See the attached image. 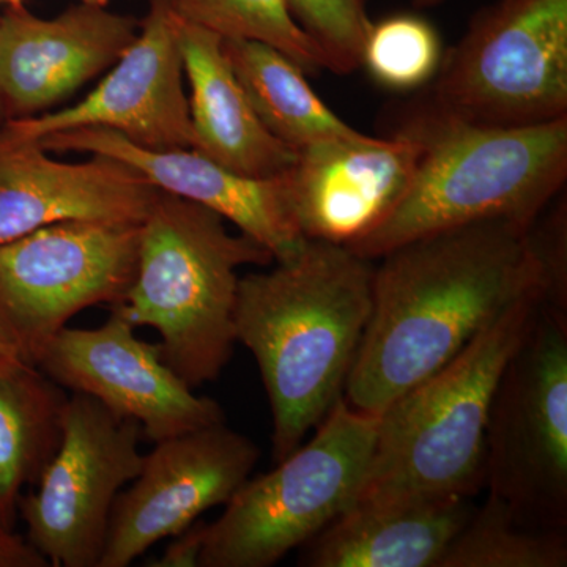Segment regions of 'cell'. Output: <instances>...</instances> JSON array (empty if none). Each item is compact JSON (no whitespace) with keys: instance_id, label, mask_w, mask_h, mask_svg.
I'll list each match as a JSON object with an SVG mask.
<instances>
[{"instance_id":"cell-14","label":"cell","mask_w":567,"mask_h":567,"mask_svg":"<svg viewBox=\"0 0 567 567\" xmlns=\"http://www.w3.org/2000/svg\"><path fill=\"white\" fill-rule=\"evenodd\" d=\"M420 142L394 130L388 137L354 132L297 152L287 193L306 240L352 246L375 229L404 196Z\"/></svg>"},{"instance_id":"cell-15","label":"cell","mask_w":567,"mask_h":567,"mask_svg":"<svg viewBox=\"0 0 567 567\" xmlns=\"http://www.w3.org/2000/svg\"><path fill=\"white\" fill-rule=\"evenodd\" d=\"M140 22L107 7H70L39 18L25 7L0 14V104L9 118L50 110L114 66Z\"/></svg>"},{"instance_id":"cell-25","label":"cell","mask_w":567,"mask_h":567,"mask_svg":"<svg viewBox=\"0 0 567 567\" xmlns=\"http://www.w3.org/2000/svg\"><path fill=\"white\" fill-rule=\"evenodd\" d=\"M295 20L322 50L327 70L350 74L361 69L371 29L368 0H287Z\"/></svg>"},{"instance_id":"cell-28","label":"cell","mask_w":567,"mask_h":567,"mask_svg":"<svg viewBox=\"0 0 567 567\" xmlns=\"http://www.w3.org/2000/svg\"><path fill=\"white\" fill-rule=\"evenodd\" d=\"M420 9H431V7L442 6L446 0H412Z\"/></svg>"},{"instance_id":"cell-21","label":"cell","mask_w":567,"mask_h":567,"mask_svg":"<svg viewBox=\"0 0 567 567\" xmlns=\"http://www.w3.org/2000/svg\"><path fill=\"white\" fill-rule=\"evenodd\" d=\"M223 48L260 121L292 151L357 132L319 99L306 71L284 52L238 39L223 40Z\"/></svg>"},{"instance_id":"cell-30","label":"cell","mask_w":567,"mask_h":567,"mask_svg":"<svg viewBox=\"0 0 567 567\" xmlns=\"http://www.w3.org/2000/svg\"><path fill=\"white\" fill-rule=\"evenodd\" d=\"M0 3H6L7 9H21V7H24V0H0Z\"/></svg>"},{"instance_id":"cell-7","label":"cell","mask_w":567,"mask_h":567,"mask_svg":"<svg viewBox=\"0 0 567 567\" xmlns=\"http://www.w3.org/2000/svg\"><path fill=\"white\" fill-rule=\"evenodd\" d=\"M417 102L494 128L567 118V0H498L477 11Z\"/></svg>"},{"instance_id":"cell-4","label":"cell","mask_w":567,"mask_h":567,"mask_svg":"<svg viewBox=\"0 0 567 567\" xmlns=\"http://www.w3.org/2000/svg\"><path fill=\"white\" fill-rule=\"evenodd\" d=\"M540 301V289L518 298L445 368L380 413L374 453L354 503L475 498L486 487L496 386Z\"/></svg>"},{"instance_id":"cell-23","label":"cell","mask_w":567,"mask_h":567,"mask_svg":"<svg viewBox=\"0 0 567 567\" xmlns=\"http://www.w3.org/2000/svg\"><path fill=\"white\" fill-rule=\"evenodd\" d=\"M173 9L182 21L223 40L270 44L306 73L327 70L322 50L295 20L287 0H173Z\"/></svg>"},{"instance_id":"cell-5","label":"cell","mask_w":567,"mask_h":567,"mask_svg":"<svg viewBox=\"0 0 567 567\" xmlns=\"http://www.w3.org/2000/svg\"><path fill=\"white\" fill-rule=\"evenodd\" d=\"M204 205L159 192L141 224L136 275L112 306L134 328L158 331L163 361L192 388L215 382L233 358L238 270L275 259Z\"/></svg>"},{"instance_id":"cell-24","label":"cell","mask_w":567,"mask_h":567,"mask_svg":"<svg viewBox=\"0 0 567 567\" xmlns=\"http://www.w3.org/2000/svg\"><path fill=\"white\" fill-rule=\"evenodd\" d=\"M442 37L435 25L415 13H395L372 22L361 66L393 92H415L435 80L442 65Z\"/></svg>"},{"instance_id":"cell-6","label":"cell","mask_w":567,"mask_h":567,"mask_svg":"<svg viewBox=\"0 0 567 567\" xmlns=\"http://www.w3.org/2000/svg\"><path fill=\"white\" fill-rule=\"evenodd\" d=\"M379 423L339 399L305 446L249 477L205 525L199 567H271L319 535L357 499Z\"/></svg>"},{"instance_id":"cell-32","label":"cell","mask_w":567,"mask_h":567,"mask_svg":"<svg viewBox=\"0 0 567 567\" xmlns=\"http://www.w3.org/2000/svg\"><path fill=\"white\" fill-rule=\"evenodd\" d=\"M7 121L6 111H3L2 104H0V126Z\"/></svg>"},{"instance_id":"cell-11","label":"cell","mask_w":567,"mask_h":567,"mask_svg":"<svg viewBox=\"0 0 567 567\" xmlns=\"http://www.w3.org/2000/svg\"><path fill=\"white\" fill-rule=\"evenodd\" d=\"M259 458L256 443L226 423L156 442L115 499L99 567L130 566L212 507L226 505Z\"/></svg>"},{"instance_id":"cell-12","label":"cell","mask_w":567,"mask_h":567,"mask_svg":"<svg viewBox=\"0 0 567 567\" xmlns=\"http://www.w3.org/2000/svg\"><path fill=\"white\" fill-rule=\"evenodd\" d=\"M111 309L96 328H63L44 349L39 368L71 393L91 395L114 415L136 421L152 442L224 423L223 406L194 394L163 361L159 344Z\"/></svg>"},{"instance_id":"cell-20","label":"cell","mask_w":567,"mask_h":567,"mask_svg":"<svg viewBox=\"0 0 567 567\" xmlns=\"http://www.w3.org/2000/svg\"><path fill=\"white\" fill-rule=\"evenodd\" d=\"M70 395L39 365L0 363V525L17 527L20 499L33 487L63 436Z\"/></svg>"},{"instance_id":"cell-22","label":"cell","mask_w":567,"mask_h":567,"mask_svg":"<svg viewBox=\"0 0 567 567\" xmlns=\"http://www.w3.org/2000/svg\"><path fill=\"white\" fill-rule=\"evenodd\" d=\"M566 529L532 527L487 494L446 548L439 567H566Z\"/></svg>"},{"instance_id":"cell-8","label":"cell","mask_w":567,"mask_h":567,"mask_svg":"<svg viewBox=\"0 0 567 567\" xmlns=\"http://www.w3.org/2000/svg\"><path fill=\"white\" fill-rule=\"evenodd\" d=\"M484 488L524 524L567 528V311L544 301L496 386Z\"/></svg>"},{"instance_id":"cell-18","label":"cell","mask_w":567,"mask_h":567,"mask_svg":"<svg viewBox=\"0 0 567 567\" xmlns=\"http://www.w3.org/2000/svg\"><path fill=\"white\" fill-rule=\"evenodd\" d=\"M177 22L183 71L192 89L194 151L245 177L286 174L297 152L260 121L224 52L221 37L178 17Z\"/></svg>"},{"instance_id":"cell-19","label":"cell","mask_w":567,"mask_h":567,"mask_svg":"<svg viewBox=\"0 0 567 567\" xmlns=\"http://www.w3.org/2000/svg\"><path fill=\"white\" fill-rule=\"evenodd\" d=\"M470 496L353 503L301 547L306 567H439L475 511Z\"/></svg>"},{"instance_id":"cell-26","label":"cell","mask_w":567,"mask_h":567,"mask_svg":"<svg viewBox=\"0 0 567 567\" xmlns=\"http://www.w3.org/2000/svg\"><path fill=\"white\" fill-rule=\"evenodd\" d=\"M205 522L196 520L181 535L174 536L162 557L151 563L153 567H199L204 547Z\"/></svg>"},{"instance_id":"cell-27","label":"cell","mask_w":567,"mask_h":567,"mask_svg":"<svg viewBox=\"0 0 567 567\" xmlns=\"http://www.w3.org/2000/svg\"><path fill=\"white\" fill-rule=\"evenodd\" d=\"M50 563L41 557L24 536L14 529L0 525V567H48Z\"/></svg>"},{"instance_id":"cell-13","label":"cell","mask_w":567,"mask_h":567,"mask_svg":"<svg viewBox=\"0 0 567 567\" xmlns=\"http://www.w3.org/2000/svg\"><path fill=\"white\" fill-rule=\"evenodd\" d=\"M173 0H148L132 47L84 100L50 114L9 118L3 128L39 141L78 128L111 130L151 151L194 148Z\"/></svg>"},{"instance_id":"cell-9","label":"cell","mask_w":567,"mask_h":567,"mask_svg":"<svg viewBox=\"0 0 567 567\" xmlns=\"http://www.w3.org/2000/svg\"><path fill=\"white\" fill-rule=\"evenodd\" d=\"M141 224L65 221L0 244V342L37 365L74 316L121 303L136 275Z\"/></svg>"},{"instance_id":"cell-16","label":"cell","mask_w":567,"mask_h":567,"mask_svg":"<svg viewBox=\"0 0 567 567\" xmlns=\"http://www.w3.org/2000/svg\"><path fill=\"white\" fill-rule=\"evenodd\" d=\"M48 152H81L107 156L133 167L156 189L204 205L262 245L275 262L292 259L305 248L298 229L286 174L274 178L245 177L194 148L151 151L104 128H78L37 141Z\"/></svg>"},{"instance_id":"cell-10","label":"cell","mask_w":567,"mask_h":567,"mask_svg":"<svg viewBox=\"0 0 567 567\" xmlns=\"http://www.w3.org/2000/svg\"><path fill=\"white\" fill-rule=\"evenodd\" d=\"M141 425L71 393L58 453L20 499L25 539L50 566L99 567L112 507L140 475Z\"/></svg>"},{"instance_id":"cell-17","label":"cell","mask_w":567,"mask_h":567,"mask_svg":"<svg viewBox=\"0 0 567 567\" xmlns=\"http://www.w3.org/2000/svg\"><path fill=\"white\" fill-rule=\"evenodd\" d=\"M158 193L117 159L61 162L0 126V244L65 221L141 224Z\"/></svg>"},{"instance_id":"cell-31","label":"cell","mask_w":567,"mask_h":567,"mask_svg":"<svg viewBox=\"0 0 567 567\" xmlns=\"http://www.w3.org/2000/svg\"><path fill=\"white\" fill-rule=\"evenodd\" d=\"M80 3H85V6H93V7H107V3H110V0H80Z\"/></svg>"},{"instance_id":"cell-2","label":"cell","mask_w":567,"mask_h":567,"mask_svg":"<svg viewBox=\"0 0 567 567\" xmlns=\"http://www.w3.org/2000/svg\"><path fill=\"white\" fill-rule=\"evenodd\" d=\"M374 268L346 246L308 240L292 259L238 281L235 333L262 375L276 464L344 398L371 317Z\"/></svg>"},{"instance_id":"cell-3","label":"cell","mask_w":567,"mask_h":567,"mask_svg":"<svg viewBox=\"0 0 567 567\" xmlns=\"http://www.w3.org/2000/svg\"><path fill=\"white\" fill-rule=\"evenodd\" d=\"M395 130L420 142L412 182L393 212L350 251L368 260L451 227L506 219L532 227L565 189L567 118L525 128L453 121L421 102Z\"/></svg>"},{"instance_id":"cell-1","label":"cell","mask_w":567,"mask_h":567,"mask_svg":"<svg viewBox=\"0 0 567 567\" xmlns=\"http://www.w3.org/2000/svg\"><path fill=\"white\" fill-rule=\"evenodd\" d=\"M372 311L344 390L380 415L453 361L514 301L540 289L529 227L488 219L424 235L380 257Z\"/></svg>"},{"instance_id":"cell-29","label":"cell","mask_w":567,"mask_h":567,"mask_svg":"<svg viewBox=\"0 0 567 567\" xmlns=\"http://www.w3.org/2000/svg\"><path fill=\"white\" fill-rule=\"evenodd\" d=\"M13 360H18V358L14 357V354L11 353L10 350L2 344V342H0V363H7V361Z\"/></svg>"}]
</instances>
